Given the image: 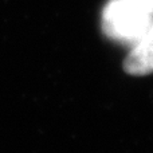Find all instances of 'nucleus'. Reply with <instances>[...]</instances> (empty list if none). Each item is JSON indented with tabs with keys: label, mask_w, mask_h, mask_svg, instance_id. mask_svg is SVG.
Listing matches in <instances>:
<instances>
[{
	"label": "nucleus",
	"mask_w": 153,
	"mask_h": 153,
	"mask_svg": "<svg viewBox=\"0 0 153 153\" xmlns=\"http://www.w3.org/2000/svg\"><path fill=\"white\" fill-rule=\"evenodd\" d=\"M101 20L109 39L133 46L152 24L153 13L143 0H109Z\"/></svg>",
	"instance_id": "1"
},
{
	"label": "nucleus",
	"mask_w": 153,
	"mask_h": 153,
	"mask_svg": "<svg viewBox=\"0 0 153 153\" xmlns=\"http://www.w3.org/2000/svg\"><path fill=\"white\" fill-rule=\"evenodd\" d=\"M124 69L130 75H148L153 73V22L144 35L130 46Z\"/></svg>",
	"instance_id": "2"
},
{
	"label": "nucleus",
	"mask_w": 153,
	"mask_h": 153,
	"mask_svg": "<svg viewBox=\"0 0 153 153\" xmlns=\"http://www.w3.org/2000/svg\"><path fill=\"white\" fill-rule=\"evenodd\" d=\"M143 1L145 3L146 7H148L149 10H151V12L153 13V0H143Z\"/></svg>",
	"instance_id": "3"
}]
</instances>
